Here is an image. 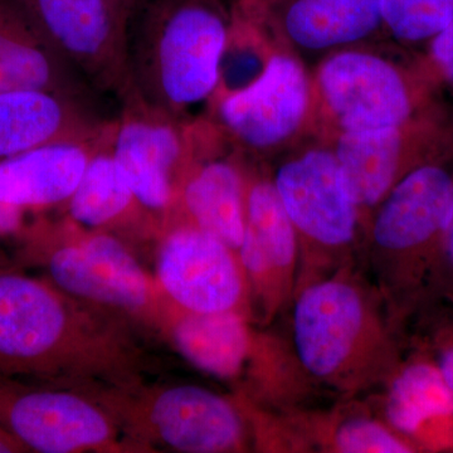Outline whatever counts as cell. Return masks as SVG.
<instances>
[{"label": "cell", "mask_w": 453, "mask_h": 453, "mask_svg": "<svg viewBox=\"0 0 453 453\" xmlns=\"http://www.w3.org/2000/svg\"><path fill=\"white\" fill-rule=\"evenodd\" d=\"M111 121L80 98L20 89L0 94V162L59 142H97Z\"/></svg>", "instance_id": "9a60e30c"}, {"label": "cell", "mask_w": 453, "mask_h": 453, "mask_svg": "<svg viewBox=\"0 0 453 453\" xmlns=\"http://www.w3.org/2000/svg\"><path fill=\"white\" fill-rule=\"evenodd\" d=\"M378 411L390 428L412 438L428 422L453 417V393L431 357L421 349L401 362L380 387Z\"/></svg>", "instance_id": "7402d4cb"}, {"label": "cell", "mask_w": 453, "mask_h": 453, "mask_svg": "<svg viewBox=\"0 0 453 453\" xmlns=\"http://www.w3.org/2000/svg\"><path fill=\"white\" fill-rule=\"evenodd\" d=\"M112 122L65 203L70 222L86 231L111 232L142 211L110 148Z\"/></svg>", "instance_id": "603a6c76"}, {"label": "cell", "mask_w": 453, "mask_h": 453, "mask_svg": "<svg viewBox=\"0 0 453 453\" xmlns=\"http://www.w3.org/2000/svg\"><path fill=\"white\" fill-rule=\"evenodd\" d=\"M270 177L299 242L295 291L357 264L362 217L330 144L294 151Z\"/></svg>", "instance_id": "52a82bcc"}, {"label": "cell", "mask_w": 453, "mask_h": 453, "mask_svg": "<svg viewBox=\"0 0 453 453\" xmlns=\"http://www.w3.org/2000/svg\"><path fill=\"white\" fill-rule=\"evenodd\" d=\"M40 89L98 104L100 95L42 37L18 0H0V94Z\"/></svg>", "instance_id": "2e32d148"}, {"label": "cell", "mask_w": 453, "mask_h": 453, "mask_svg": "<svg viewBox=\"0 0 453 453\" xmlns=\"http://www.w3.org/2000/svg\"><path fill=\"white\" fill-rule=\"evenodd\" d=\"M286 312L301 371L340 399L377 390L403 357V329L359 264L295 291Z\"/></svg>", "instance_id": "7a4b0ae2"}, {"label": "cell", "mask_w": 453, "mask_h": 453, "mask_svg": "<svg viewBox=\"0 0 453 453\" xmlns=\"http://www.w3.org/2000/svg\"><path fill=\"white\" fill-rule=\"evenodd\" d=\"M384 31L405 43L431 41L453 20V0H380Z\"/></svg>", "instance_id": "d4e9b609"}, {"label": "cell", "mask_w": 453, "mask_h": 453, "mask_svg": "<svg viewBox=\"0 0 453 453\" xmlns=\"http://www.w3.org/2000/svg\"><path fill=\"white\" fill-rule=\"evenodd\" d=\"M26 449L17 438L12 436L9 432L0 426V453H26Z\"/></svg>", "instance_id": "f546056e"}, {"label": "cell", "mask_w": 453, "mask_h": 453, "mask_svg": "<svg viewBox=\"0 0 453 453\" xmlns=\"http://www.w3.org/2000/svg\"><path fill=\"white\" fill-rule=\"evenodd\" d=\"M0 426L28 452H140L88 393L0 375Z\"/></svg>", "instance_id": "9c48e42d"}, {"label": "cell", "mask_w": 453, "mask_h": 453, "mask_svg": "<svg viewBox=\"0 0 453 453\" xmlns=\"http://www.w3.org/2000/svg\"><path fill=\"white\" fill-rule=\"evenodd\" d=\"M113 7L119 12L125 22L129 23L130 18L135 13L144 0H111Z\"/></svg>", "instance_id": "4dcf8cb0"}, {"label": "cell", "mask_w": 453, "mask_h": 453, "mask_svg": "<svg viewBox=\"0 0 453 453\" xmlns=\"http://www.w3.org/2000/svg\"><path fill=\"white\" fill-rule=\"evenodd\" d=\"M130 321L0 261V375L80 390L144 383L148 357Z\"/></svg>", "instance_id": "6da1fadb"}, {"label": "cell", "mask_w": 453, "mask_h": 453, "mask_svg": "<svg viewBox=\"0 0 453 453\" xmlns=\"http://www.w3.org/2000/svg\"><path fill=\"white\" fill-rule=\"evenodd\" d=\"M246 207L244 234L256 244L291 300L299 268V242L270 175L247 173Z\"/></svg>", "instance_id": "cb8c5ba5"}, {"label": "cell", "mask_w": 453, "mask_h": 453, "mask_svg": "<svg viewBox=\"0 0 453 453\" xmlns=\"http://www.w3.org/2000/svg\"><path fill=\"white\" fill-rule=\"evenodd\" d=\"M246 202L247 173L242 165L225 155H199L196 148L179 188L175 217L237 252L246 231Z\"/></svg>", "instance_id": "e0dca14e"}, {"label": "cell", "mask_w": 453, "mask_h": 453, "mask_svg": "<svg viewBox=\"0 0 453 453\" xmlns=\"http://www.w3.org/2000/svg\"><path fill=\"white\" fill-rule=\"evenodd\" d=\"M311 127L319 124L327 140L412 122L410 80L383 50L362 44L330 53L311 73Z\"/></svg>", "instance_id": "ba28073f"}, {"label": "cell", "mask_w": 453, "mask_h": 453, "mask_svg": "<svg viewBox=\"0 0 453 453\" xmlns=\"http://www.w3.org/2000/svg\"><path fill=\"white\" fill-rule=\"evenodd\" d=\"M431 56L447 81L453 85V20L432 38Z\"/></svg>", "instance_id": "83f0119b"}, {"label": "cell", "mask_w": 453, "mask_h": 453, "mask_svg": "<svg viewBox=\"0 0 453 453\" xmlns=\"http://www.w3.org/2000/svg\"><path fill=\"white\" fill-rule=\"evenodd\" d=\"M294 451L333 453H411L410 438L390 428L356 398L340 399L330 410L311 407L280 411Z\"/></svg>", "instance_id": "d6986e66"}, {"label": "cell", "mask_w": 453, "mask_h": 453, "mask_svg": "<svg viewBox=\"0 0 453 453\" xmlns=\"http://www.w3.org/2000/svg\"><path fill=\"white\" fill-rule=\"evenodd\" d=\"M452 199V173L422 163L389 190L363 226L357 264L402 329L421 305Z\"/></svg>", "instance_id": "277c9868"}, {"label": "cell", "mask_w": 453, "mask_h": 453, "mask_svg": "<svg viewBox=\"0 0 453 453\" xmlns=\"http://www.w3.org/2000/svg\"><path fill=\"white\" fill-rule=\"evenodd\" d=\"M25 211L0 203V237L23 234Z\"/></svg>", "instance_id": "f1b7e54d"}, {"label": "cell", "mask_w": 453, "mask_h": 453, "mask_svg": "<svg viewBox=\"0 0 453 453\" xmlns=\"http://www.w3.org/2000/svg\"><path fill=\"white\" fill-rule=\"evenodd\" d=\"M410 124L386 129L342 133L329 139L363 226L381 199L416 168L410 146Z\"/></svg>", "instance_id": "44dd1931"}, {"label": "cell", "mask_w": 453, "mask_h": 453, "mask_svg": "<svg viewBox=\"0 0 453 453\" xmlns=\"http://www.w3.org/2000/svg\"><path fill=\"white\" fill-rule=\"evenodd\" d=\"M249 2H257V0H249Z\"/></svg>", "instance_id": "1f68e13d"}, {"label": "cell", "mask_w": 453, "mask_h": 453, "mask_svg": "<svg viewBox=\"0 0 453 453\" xmlns=\"http://www.w3.org/2000/svg\"><path fill=\"white\" fill-rule=\"evenodd\" d=\"M53 50L98 95L131 94L127 23L111 0H18Z\"/></svg>", "instance_id": "7c38bea8"}, {"label": "cell", "mask_w": 453, "mask_h": 453, "mask_svg": "<svg viewBox=\"0 0 453 453\" xmlns=\"http://www.w3.org/2000/svg\"><path fill=\"white\" fill-rule=\"evenodd\" d=\"M129 95L112 122L110 148L140 210L160 231L174 219L179 188L196 155L195 130Z\"/></svg>", "instance_id": "8fae6325"}, {"label": "cell", "mask_w": 453, "mask_h": 453, "mask_svg": "<svg viewBox=\"0 0 453 453\" xmlns=\"http://www.w3.org/2000/svg\"><path fill=\"white\" fill-rule=\"evenodd\" d=\"M429 303L453 305V199L423 292L421 305Z\"/></svg>", "instance_id": "4316f807"}, {"label": "cell", "mask_w": 453, "mask_h": 453, "mask_svg": "<svg viewBox=\"0 0 453 453\" xmlns=\"http://www.w3.org/2000/svg\"><path fill=\"white\" fill-rule=\"evenodd\" d=\"M234 28L222 0H144L127 23L130 95L183 121L219 91Z\"/></svg>", "instance_id": "3957f363"}, {"label": "cell", "mask_w": 453, "mask_h": 453, "mask_svg": "<svg viewBox=\"0 0 453 453\" xmlns=\"http://www.w3.org/2000/svg\"><path fill=\"white\" fill-rule=\"evenodd\" d=\"M432 303L440 308L434 311L431 306H421L414 314L425 315L427 321L421 320V350L426 351L436 363L443 380L453 393V305ZM426 305V303H425ZM413 314V315H414Z\"/></svg>", "instance_id": "484cf974"}, {"label": "cell", "mask_w": 453, "mask_h": 453, "mask_svg": "<svg viewBox=\"0 0 453 453\" xmlns=\"http://www.w3.org/2000/svg\"><path fill=\"white\" fill-rule=\"evenodd\" d=\"M154 279L168 303L181 311H238L252 320L238 253L180 217L160 231Z\"/></svg>", "instance_id": "4fadbf2b"}, {"label": "cell", "mask_w": 453, "mask_h": 453, "mask_svg": "<svg viewBox=\"0 0 453 453\" xmlns=\"http://www.w3.org/2000/svg\"><path fill=\"white\" fill-rule=\"evenodd\" d=\"M115 417L140 452L234 453L251 449L240 399L193 384L100 390L91 395Z\"/></svg>", "instance_id": "8992f818"}, {"label": "cell", "mask_w": 453, "mask_h": 453, "mask_svg": "<svg viewBox=\"0 0 453 453\" xmlns=\"http://www.w3.org/2000/svg\"><path fill=\"white\" fill-rule=\"evenodd\" d=\"M23 234V261L57 288L163 336L172 303L120 237L71 222L38 223Z\"/></svg>", "instance_id": "5b68a950"}, {"label": "cell", "mask_w": 453, "mask_h": 453, "mask_svg": "<svg viewBox=\"0 0 453 453\" xmlns=\"http://www.w3.org/2000/svg\"><path fill=\"white\" fill-rule=\"evenodd\" d=\"M217 124L241 150H281L311 127V73L299 56L276 50L246 85L216 96Z\"/></svg>", "instance_id": "30bf717a"}, {"label": "cell", "mask_w": 453, "mask_h": 453, "mask_svg": "<svg viewBox=\"0 0 453 453\" xmlns=\"http://www.w3.org/2000/svg\"><path fill=\"white\" fill-rule=\"evenodd\" d=\"M103 138L53 142L2 160L0 203L25 213L65 204Z\"/></svg>", "instance_id": "ffe728a7"}, {"label": "cell", "mask_w": 453, "mask_h": 453, "mask_svg": "<svg viewBox=\"0 0 453 453\" xmlns=\"http://www.w3.org/2000/svg\"><path fill=\"white\" fill-rule=\"evenodd\" d=\"M241 4L288 50L323 57L384 33L380 0H257Z\"/></svg>", "instance_id": "5bb4252c"}, {"label": "cell", "mask_w": 453, "mask_h": 453, "mask_svg": "<svg viewBox=\"0 0 453 453\" xmlns=\"http://www.w3.org/2000/svg\"><path fill=\"white\" fill-rule=\"evenodd\" d=\"M252 323L243 312L196 314L173 306L163 336L199 371L237 381L250 374L257 351L261 333Z\"/></svg>", "instance_id": "ac0fdd59"}]
</instances>
